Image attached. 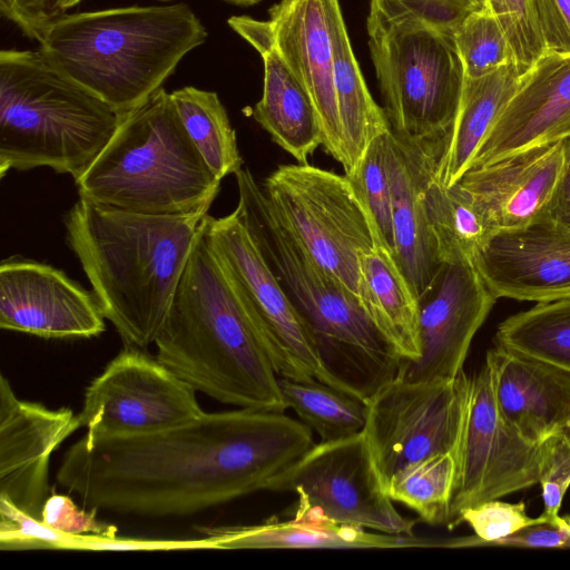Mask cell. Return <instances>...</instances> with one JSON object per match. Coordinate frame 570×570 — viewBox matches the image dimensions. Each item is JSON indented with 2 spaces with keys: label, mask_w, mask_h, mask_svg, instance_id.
Returning a JSON list of instances; mask_svg holds the SVG:
<instances>
[{
  "label": "cell",
  "mask_w": 570,
  "mask_h": 570,
  "mask_svg": "<svg viewBox=\"0 0 570 570\" xmlns=\"http://www.w3.org/2000/svg\"><path fill=\"white\" fill-rule=\"evenodd\" d=\"M314 444L311 428L284 412H204L149 434L86 433L56 478L90 509L181 517L266 490Z\"/></svg>",
  "instance_id": "1"
},
{
  "label": "cell",
  "mask_w": 570,
  "mask_h": 570,
  "mask_svg": "<svg viewBox=\"0 0 570 570\" xmlns=\"http://www.w3.org/2000/svg\"><path fill=\"white\" fill-rule=\"evenodd\" d=\"M0 327L43 338H88L105 331L95 292L63 271L19 255L0 265Z\"/></svg>",
  "instance_id": "16"
},
{
  "label": "cell",
  "mask_w": 570,
  "mask_h": 570,
  "mask_svg": "<svg viewBox=\"0 0 570 570\" xmlns=\"http://www.w3.org/2000/svg\"><path fill=\"white\" fill-rule=\"evenodd\" d=\"M203 225L215 254L259 317L266 354L277 376L296 381L316 380L320 364L308 325L237 208L219 218L207 214Z\"/></svg>",
  "instance_id": "14"
},
{
  "label": "cell",
  "mask_w": 570,
  "mask_h": 570,
  "mask_svg": "<svg viewBox=\"0 0 570 570\" xmlns=\"http://www.w3.org/2000/svg\"><path fill=\"white\" fill-rule=\"evenodd\" d=\"M480 2H481L483 6H485V0H480Z\"/></svg>",
  "instance_id": "49"
},
{
  "label": "cell",
  "mask_w": 570,
  "mask_h": 570,
  "mask_svg": "<svg viewBox=\"0 0 570 570\" xmlns=\"http://www.w3.org/2000/svg\"><path fill=\"white\" fill-rule=\"evenodd\" d=\"M546 444V461L539 484L542 490L543 514L557 518L570 487V442L560 433Z\"/></svg>",
  "instance_id": "42"
},
{
  "label": "cell",
  "mask_w": 570,
  "mask_h": 570,
  "mask_svg": "<svg viewBox=\"0 0 570 570\" xmlns=\"http://www.w3.org/2000/svg\"><path fill=\"white\" fill-rule=\"evenodd\" d=\"M562 436H564L570 442V421L567 423V425L562 429L560 432Z\"/></svg>",
  "instance_id": "48"
},
{
  "label": "cell",
  "mask_w": 570,
  "mask_h": 570,
  "mask_svg": "<svg viewBox=\"0 0 570 570\" xmlns=\"http://www.w3.org/2000/svg\"><path fill=\"white\" fill-rule=\"evenodd\" d=\"M205 215H145L80 196L65 215L68 245L126 347L155 342Z\"/></svg>",
  "instance_id": "3"
},
{
  "label": "cell",
  "mask_w": 570,
  "mask_h": 570,
  "mask_svg": "<svg viewBox=\"0 0 570 570\" xmlns=\"http://www.w3.org/2000/svg\"><path fill=\"white\" fill-rule=\"evenodd\" d=\"M82 0H0L1 16L30 39L42 41L49 29L68 9Z\"/></svg>",
  "instance_id": "40"
},
{
  "label": "cell",
  "mask_w": 570,
  "mask_h": 570,
  "mask_svg": "<svg viewBox=\"0 0 570 570\" xmlns=\"http://www.w3.org/2000/svg\"><path fill=\"white\" fill-rule=\"evenodd\" d=\"M563 163L562 139L472 166L458 183L494 232L514 228L548 215Z\"/></svg>",
  "instance_id": "20"
},
{
  "label": "cell",
  "mask_w": 570,
  "mask_h": 570,
  "mask_svg": "<svg viewBox=\"0 0 570 570\" xmlns=\"http://www.w3.org/2000/svg\"><path fill=\"white\" fill-rule=\"evenodd\" d=\"M154 343L158 361L196 392L239 409H287L261 321L203 224Z\"/></svg>",
  "instance_id": "2"
},
{
  "label": "cell",
  "mask_w": 570,
  "mask_h": 570,
  "mask_svg": "<svg viewBox=\"0 0 570 570\" xmlns=\"http://www.w3.org/2000/svg\"><path fill=\"white\" fill-rule=\"evenodd\" d=\"M262 187L302 248L358 299L360 257L376 239L346 176L298 163L277 167Z\"/></svg>",
  "instance_id": "9"
},
{
  "label": "cell",
  "mask_w": 570,
  "mask_h": 570,
  "mask_svg": "<svg viewBox=\"0 0 570 570\" xmlns=\"http://www.w3.org/2000/svg\"><path fill=\"white\" fill-rule=\"evenodd\" d=\"M489 547L570 549V514L530 524Z\"/></svg>",
  "instance_id": "44"
},
{
  "label": "cell",
  "mask_w": 570,
  "mask_h": 570,
  "mask_svg": "<svg viewBox=\"0 0 570 570\" xmlns=\"http://www.w3.org/2000/svg\"><path fill=\"white\" fill-rule=\"evenodd\" d=\"M386 140L394 258L420 299L442 266L429 230L425 190L443 139H411L390 130Z\"/></svg>",
  "instance_id": "21"
},
{
  "label": "cell",
  "mask_w": 570,
  "mask_h": 570,
  "mask_svg": "<svg viewBox=\"0 0 570 570\" xmlns=\"http://www.w3.org/2000/svg\"><path fill=\"white\" fill-rule=\"evenodd\" d=\"M73 535L59 532L0 497V549L70 550Z\"/></svg>",
  "instance_id": "39"
},
{
  "label": "cell",
  "mask_w": 570,
  "mask_h": 570,
  "mask_svg": "<svg viewBox=\"0 0 570 570\" xmlns=\"http://www.w3.org/2000/svg\"><path fill=\"white\" fill-rule=\"evenodd\" d=\"M387 132L367 146L353 173L345 175L361 203L376 239V246L395 250L391 186L387 169Z\"/></svg>",
  "instance_id": "34"
},
{
  "label": "cell",
  "mask_w": 570,
  "mask_h": 570,
  "mask_svg": "<svg viewBox=\"0 0 570 570\" xmlns=\"http://www.w3.org/2000/svg\"><path fill=\"white\" fill-rule=\"evenodd\" d=\"M453 39L466 78H480L514 62L508 38L487 6L473 12Z\"/></svg>",
  "instance_id": "35"
},
{
  "label": "cell",
  "mask_w": 570,
  "mask_h": 570,
  "mask_svg": "<svg viewBox=\"0 0 570 570\" xmlns=\"http://www.w3.org/2000/svg\"><path fill=\"white\" fill-rule=\"evenodd\" d=\"M196 391L144 350L126 347L86 389L78 414L87 433L131 436L198 419Z\"/></svg>",
  "instance_id": "13"
},
{
  "label": "cell",
  "mask_w": 570,
  "mask_h": 570,
  "mask_svg": "<svg viewBox=\"0 0 570 570\" xmlns=\"http://www.w3.org/2000/svg\"><path fill=\"white\" fill-rule=\"evenodd\" d=\"M98 510L80 509L71 498L53 493L41 510V521L50 528L70 535L117 537V527L97 519Z\"/></svg>",
  "instance_id": "41"
},
{
  "label": "cell",
  "mask_w": 570,
  "mask_h": 570,
  "mask_svg": "<svg viewBox=\"0 0 570 570\" xmlns=\"http://www.w3.org/2000/svg\"><path fill=\"white\" fill-rule=\"evenodd\" d=\"M485 6L501 24L522 76L546 52L532 0H485Z\"/></svg>",
  "instance_id": "38"
},
{
  "label": "cell",
  "mask_w": 570,
  "mask_h": 570,
  "mask_svg": "<svg viewBox=\"0 0 570 570\" xmlns=\"http://www.w3.org/2000/svg\"><path fill=\"white\" fill-rule=\"evenodd\" d=\"M546 444L527 441L500 414L488 361L471 376L468 411L456 455L446 527H458L466 508L538 484Z\"/></svg>",
  "instance_id": "12"
},
{
  "label": "cell",
  "mask_w": 570,
  "mask_h": 570,
  "mask_svg": "<svg viewBox=\"0 0 570 570\" xmlns=\"http://www.w3.org/2000/svg\"><path fill=\"white\" fill-rule=\"evenodd\" d=\"M549 518L546 514L532 518L523 501L518 503L491 500L461 511L458 525L468 523L474 535L456 538V548L489 547L492 542L515 531Z\"/></svg>",
  "instance_id": "37"
},
{
  "label": "cell",
  "mask_w": 570,
  "mask_h": 570,
  "mask_svg": "<svg viewBox=\"0 0 570 570\" xmlns=\"http://www.w3.org/2000/svg\"><path fill=\"white\" fill-rule=\"evenodd\" d=\"M223 1L232 3V4H236V6H253V4L261 2L262 0H223Z\"/></svg>",
  "instance_id": "47"
},
{
  "label": "cell",
  "mask_w": 570,
  "mask_h": 570,
  "mask_svg": "<svg viewBox=\"0 0 570 570\" xmlns=\"http://www.w3.org/2000/svg\"><path fill=\"white\" fill-rule=\"evenodd\" d=\"M266 490L295 493L297 520L414 535L416 521L403 517L384 491L364 431L314 444Z\"/></svg>",
  "instance_id": "10"
},
{
  "label": "cell",
  "mask_w": 570,
  "mask_h": 570,
  "mask_svg": "<svg viewBox=\"0 0 570 570\" xmlns=\"http://www.w3.org/2000/svg\"><path fill=\"white\" fill-rule=\"evenodd\" d=\"M341 14L338 0H281L268 21L278 51L313 100L324 150L344 166L334 91V27Z\"/></svg>",
  "instance_id": "19"
},
{
  "label": "cell",
  "mask_w": 570,
  "mask_h": 570,
  "mask_svg": "<svg viewBox=\"0 0 570 570\" xmlns=\"http://www.w3.org/2000/svg\"><path fill=\"white\" fill-rule=\"evenodd\" d=\"M183 125L197 150L218 179L243 166L236 132L218 95L193 86L170 92Z\"/></svg>",
  "instance_id": "30"
},
{
  "label": "cell",
  "mask_w": 570,
  "mask_h": 570,
  "mask_svg": "<svg viewBox=\"0 0 570 570\" xmlns=\"http://www.w3.org/2000/svg\"><path fill=\"white\" fill-rule=\"evenodd\" d=\"M237 210L311 331L317 381L367 403L400 372L402 360L358 299L320 267L283 226L248 168L236 174Z\"/></svg>",
  "instance_id": "4"
},
{
  "label": "cell",
  "mask_w": 570,
  "mask_h": 570,
  "mask_svg": "<svg viewBox=\"0 0 570 570\" xmlns=\"http://www.w3.org/2000/svg\"><path fill=\"white\" fill-rule=\"evenodd\" d=\"M334 91L345 155L343 168L350 175L371 141L391 127L365 85L342 14L334 27Z\"/></svg>",
  "instance_id": "28"
},
{
  "label": "cell",
  "mask_w": 570,
  "mask_h": 570,
  "mask_svg": "<svg viewBox=\"0 0 570 570\" xmlns=\"http://www.w3.org/2000/svg\"><path fill=\"white\" fill-rule=\"evenodd\" d=\"M286 407L292 409L320 441L330 442L362 432L367 403L317 380L296 381L278 376Z\"/></svg>",
  "instance_id": "32"
},
{
  "label": "cell",
  "mask_w": 570,
  "mask_h": 570,
  "mask_svg": "<svg viewBox=\"0 0 570 570\" xmlns=\"http://www.w3.org/2000/svg\"><path fill=\"white\" fill-rule=\"evenodd\" d=\"M207 36L186 3L129 6L67 13L49 29L39 50L122 115L160 89Z\"/></svg>",
  "instance_id": "5"
},
{
  "label": "cell",
  "mask_w": 570,
  "mask_h": 570,
  "mask_svg": "<svg viewBox=\"0 0 570 570\" xmlns=\"http://www.w3.org/2000/svg\"><path fill=\"white\" fill-rule=\"evenodd\" d=\"M473 264L497 298L541 303L570 297V228L547 215L495 230Z\"/></svg>",
  "instance_id": "17"
},
{
  "label": "cell",
  "mask_w": 570,
  "mask_h": 570,
  "mask_svg": "<svg viewBox=\"0 0 570 570\" xmlns=\"http://www.w3.org/2000/svg\"><path fill=\"white\" fill-rule=\"evenodd\" d=\"M520 78L513 61L480 78L465 77L456 118L442 141L433 175L436 181L452 186L470 168L489 131L517 91Z\"/></svg>",
  "instance_id": "27"
},
{
  "label": "cell",
  "mask_w": 570,
  "mask_h": 570,
  "mask_svg": "<svg viewBox=\"0 0 570 570\" xmlns=\"http://www.w3.org/2000/svg\"><path fill=\"white\" fill-rule=\"evenodd\" d=\"M570 124V53L546 51L521 76L520 83L483 144L472 166L517 151L562 140Z\"/></svg>",
  "instance_id": "22"
},
{
  "label": "cell",
  "mask_w": 570,
  "mask_h": 570,
  "mask_svg": "<svg viewBox=\"0 0 570 570\" xmlns=\"http://www.w3.org/2000/svg\"><path fill=\"white\" fill-rule=\"evenodd\" d=\"M483 7L480 0H371L368 16L389 22L414 21L453 37Z\"/></svg>",
  "instance_id": "36"
},
{
  "label": "cell",
  "mask_w": 570,
  "mask_h": 570,
  "mask_svg": "<svg viewBox=\"0 0 570 570\" xmlns=\"http://www.w3.org/2000/svg\"><path fill=\"white\" fill-rule=\"evenodd\" d=\"M494 344L570 372V297L537 303L502 321Z\"/></svg>",
  "instance_id": "31"
},
{
  "label": "cell",
  "mask_w": 570,
  "mask_h": 570,
  "mask_svg": "<svg viewBox=\"0 0 570 570\" xmlns=\"http://www.w3.org/2000/svg\"><path fill=\"white\" fill-rule=\"evenodd\" d=\"M368 46L391 130L444 139L456 118L464 69L453 37L414 21L368 16Z\"/></svg>",
  "instance_id": "8"
},
{
  "label": "cell",
  "mask_w": 570,
  "mask_h": 570,
  "mask_svg": "<svg viewBox=\"0 0 570 570\" xmlns=\"http://www.w3.org/2000/svg\"><path fill=\"white\" fill-rule=\"evenodd\" d=\"M564 140V163L548 215L570 228V139Z\"/></svg>",
  "instance_id": "46"
},
{
  "label": "cell",
  "mask_w": 570,
  "mask_h": 570,
  "mask_svg": "<svg viewBox=\"0 0 570 570\" xmlns=\"http://www.w3.org/2000/svg\"><path fill=\"white\" fill-rule=\"evenodd\" d=\"M229 27L261 55L264 86L252 115L272 140L299 164L323 144L322 128L313 100L278 51L269 21L233 16Z\"/></svg>",
  "instance_id": "24"
},
{
  "label": "cell",
  "mask_w": 570,
  "mask_h": 570,
  "mask_svg": "<svg viewBox=\"0 0 570 570\" xmlns=\"http://www.w3.org/2000/svg\"><path fill=\"white\" fill-rule=\"evenodd\" d=\"M189 549H215L205 537L189 540H147L102 535H75L71 550L81 551H168Z\"/></svg>",
  "instance_id": "43"
},
{
  "label": "cell",
  "mask_w": 570,
  "mask_h": 570,
  "mask_svg": "<svg viewBox=\"0 0 570 570\" xmlns=\"http://www.w3.org/2000/svg\"><path fill=\"white\" fill-rule=\"evenodd\" d=\"M546 51L570 53V0H532Z\"/></svg>",
  "instance_id": "45"
},
{
  "label": "cell",
  "mask_w": 570,
  "mask_h": 570,
  "mask_svg": "<svg viewBox=\"0 0 570 570\" xmlns=\"http://www.w3.org/2000/svg\"><path fill=\"white\" fill-rule=\"evenodd\" d=\"M358 302L403 362L420 356L419 298L394 256L381 246L360 257Z\"/></svg>",
  "instance_id": "26"
},
{
  "label": "cell",
  "mask_w": 570,
  "mask_h": 570,
  "mask_svg": "<svg viewBox=\"0 0 570 570\" xmlns=\"http://www.w3.org/2000/svg\"><path fill=\"white\" fill-rule=\"evenodd\" d=\"M430 235L441 264L471 261L494 233L468 191L433 177L425 190Z\"/></svg>",
  "instance_id": "29"
},
{
  "label": "cell",
  "mask_w": 570,
  "mask_h": 570,
  "mask_svg": "<svg viewBox=\"0 0 570 570\" xmlns=\"http://www.w3.org/2000/svg\"><path fill=\"white\" fill-rule=\"evenodd\" d=\"M215 549H404L449 548L448 540H431L415 535L368 532L365 528L313 523L293 518L286 521L268 520L252 525H219L199 528Z\"/></svg>",
  "instance_id": "25"
},
{
  "label": "cell",
  "mask_w": 570,
  "mask_h": 570,
  "mask_svg": "<svg viewBox=\"0 0 570 570\" xmlns=\"http://www.w3.org/2000/svg\"><path fill=\"white\" fill-rule=\"evenodd\" d=\"M502 417L527 441L541 444L570 421V372L500 345L485 354Z\"/></svg>",
  "instance_id": "23"
},
{
  "label": "cell",
  "mask_w": 570,
  "mask_h": 570,
  "mask_svg": "<svg viewBox=\"0 0 570 570\" xmlns=\"http://www.w3.org/2000/svg\"><path fill=\"white\" fill-rule=\"evenodd\" d=\"M120 115L41 50L0 51V176L49 167L76 180L112 137Z\"/></svg>",
  "instance_id": "7"
},
{
  "label": "cell",
  "mask_w": 570,
  "mask_h": 570,
  "mask_svg": "<svg viewBox=\"0 0 570 570\" xmlns=\"http://www.w3.org/2000/svg\"><path fill=\"white\" fill-rule=\"evenodd\" d=\"M456 472V458L435 454L395 473L385 492L430 525H446Z\"/></svg>",
  "instance_id": "33"
},
{
  "label": "cell",
  "mask_w": 570,
  "mask_h": 570,
  "mask_svg": "<svg viewBox=\"0 0 570 570\" xmlns=\"http://www.w3.org/2000/svg\"><path fill=\"white\" fill-rule=\"evenodd\" d=\"M79 428L71 409L20 400L1 374L0 497L40 519L49 497L50 456Z\"/></svg>",
  "instance_id": "18"
},
{
  "label": "cell",
  "mask_w": 570,
  "mask_h": 570,
  "mask_svg": "<svg viewBox=\"0 0 570 570\" xmlns=\"http://www.w3.org/2000/svg\"><path fill=\"white\" fill-rule=\"evenodd\" d=\"M495 301L473 262L442 264L419 299L420 356L403 362L397 376L409 382L456 377Z\"/></svg>",
  "instance_id": "15"
},
{
  "label": "cell",
  "mask_w": 570,
  "mask_h": 570,
  "mask_svg": "<svg viewBox=\"0 0 570 570\" xmlns=\"http://www.w3.org/2000/svg\"><path fill=\"white\" fill-rule=\"evenodd\" d=\"M471 377L409 382L383 386L367 403L364 434L374 466L385 487L403 468L435 454L455 458L464 428Z\"/></svg>",
  "instance_id": "11"
},
{
  "label": "cell",
  "mask_w": 570,
  "mask_h": 570,
  "mask_svg": "<svg viewBox=\"0 0 570 570\" xmlns=\"http://www.w3.org/2000/svg\"><path fill=\"white\" fill-rule=\"evenodd\" d=\"M220 181L163 87L120 115L110 140L75 180L92 203L156 216L208 214Z\"/></svg>",
  "instance_id": "6"
}]
</instances>
